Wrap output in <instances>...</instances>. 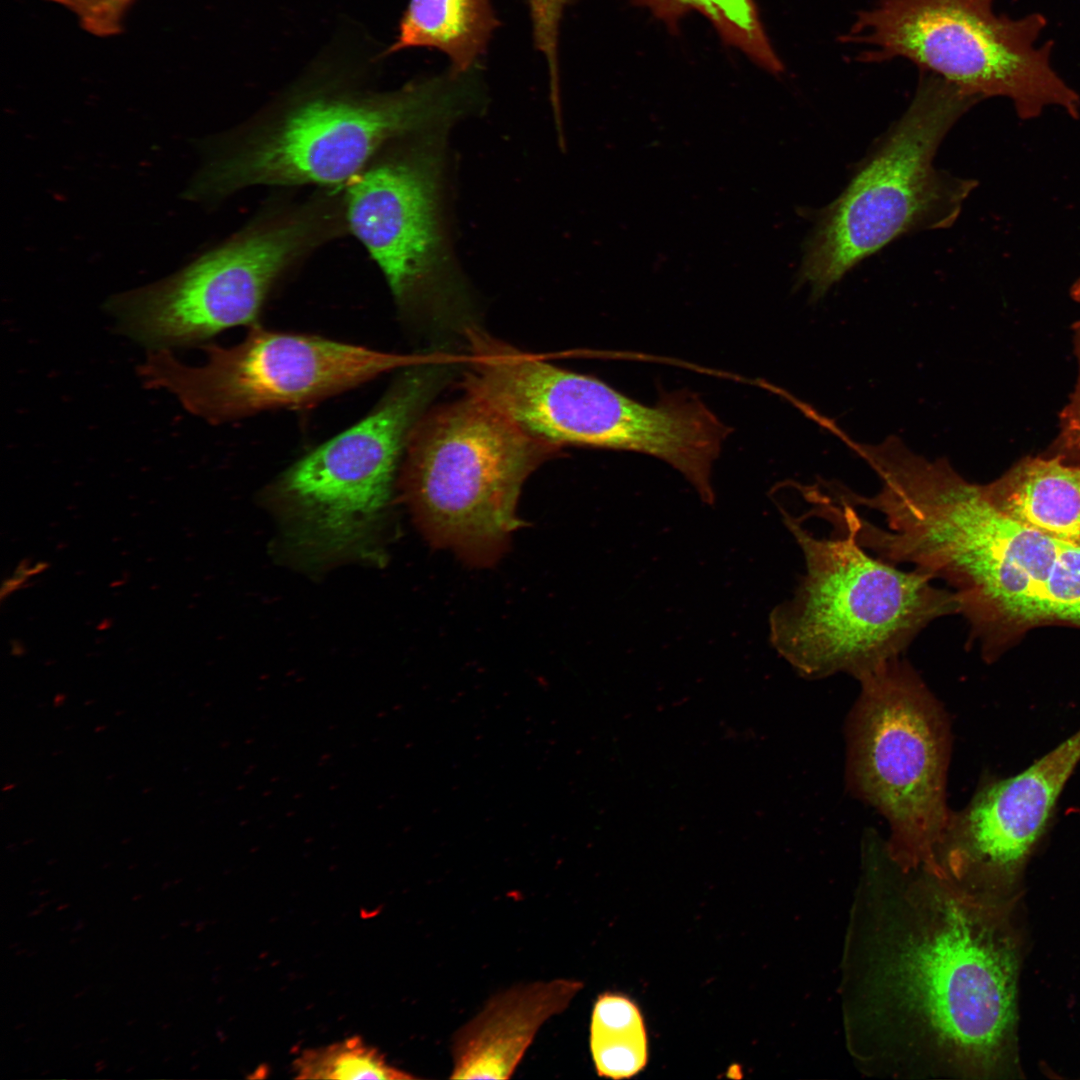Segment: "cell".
<instances>
[{"instance_id":"5bb4252c","label":"cell","mask_w":1080,"mask_h":1080,"mask_svg":"<svg viewBox=\"0 0 1080 1080\" xmlns=\"http://www.w3.org/2000/svg\"><path fill=\"white\" fill-rule=\"evenodd\" d=\"M582 987L558 978L496 994L454 1034L450 1078H510L542 1025L567 1009Z\"/></svg>"},{"instance_id":"44dd1931","label":"cell","mask_w":1080,"mask_h":1080,"mask_svg":"<svg viewBox=\"0 0 1080 1080\" xmlns=\"http://www.w3.org/2000/svg\"><path fill=\"white\" fill-rule=\"evenodd\" d=\"M537 49L545 56L550 75L552 104L558 112V36L563 11L571 0H527Z\"/></svg>"},{"instance_id":"30bf717a","label":"cell","mask_w":1080,"mask_h":1080,"mask_svg":"<svg viewBox=\"0 0 1080 1080\" xmlns=\"http://www.w3.org/2000/svg\"><path fill=\"white\" fill-rule=\"evenodd\" d=\"M433 359L406 367L365 418L288 468L272 495L289 543L323 559L360 551L372 536L414 426L436 391Z\"/></svg>"},{"instance_id":"9a60e30c","label":"cell","mask_w":1080,"mask_h":1080,"mask_svg":"<svg viewBox=\"0 0 1080 1080\" xmlns=\"http://www.w3.org/2000/svg\"><path fill=\"white\" fill-rule=\"evenodd\" d=\"M1015 521L1080 546V467L1051 456L1025 457L985 485Z\"/></svg>"},{"instance_id":"3957f363","label":"cell","mask_w":1080,"mask_h":1080,"mask_svg":"<svg viewBox=\"0 0 1080 1080\" xmlns=\"http://www.w3.org/2000/svg\"><path fill=\"white\" fill-rule=\"evenodd\" d=\"M807 515L834 526L816 536L780 509L804 556L805 574L792 598L769 617L770 641L807 678L847 673L856 679L899 658L932 621L959 613L953 591L933 578L872 556L851 523L821 493Z\"/></svg>"},{"instance_id":"9c48e42d","label":"cell","mask_w":1080,"mask_h":1080,"mask_svg":"<svg viewBox=\"0 0 1080 1080\" xmlns=\"http://www.w3.org/2000/svg\"><path fill=\"white\" fill-rule=\"evenodd\" d=\"M846 726L847 784L888 822L885 843L902 871L935 870L951 811L946 778L951 730L943 706L900 658L857 679Z\"/></svg>"},{"instance_id":"cb8c5ba5","label":"cell","mask_w":1080,"mask_h":1080,"mask_svg":"<svg viewBox=\"0 0 1080 1080\" xmlns=\"http://www.w3.org/2000/svg\"><path fill=\"white\" fill-rule=\"evenodd\" d=\"M74 11L80 19L105 0H50Z\"/></svg>"},{"instance_id":"ac0fdd59","label":"cell","mask_w":1080,"mask_h":1080,"mask_svg":"<svg viewBox=\"0 0 1080 1080\" xmlns=\"http://www.w3.org/2000/svg\"><path fill=\"white\" fill-rule=\"evenodd\" d=\"M589 1042L600 1076L629 1078L647 1063L643 1018L635 1003L622 994L606 992L598 997L592 1011Z\"/></svg>"},{"instance_id":"8fae6325","label":"cell","mask_w":1080,"mask_h":1080,"mask_svg":"<svg viewBox=\"0 0 1080 1080\" xmlns=\"http://www.w3.org/2000/svg\"><path fill=\"white\" fill-rule=\"evenodd\" d=\"M204 350L208 357L200 367L182 364L167 349L155 350L139 373L146 386L174 394L187 411L212 424L311 408L426 358L259 326L236 345Z\"/></svg>"},{"instance_id":"277c9868","label":"cell","mask_w":1080,"mask_h":1080,"mask_svg":"<svg viewBox=\"0 0 1080 1080\" xmlns=\"http://www.w3.org/2000/svg\"><path fill=\"white\" fill-rule=\"evenodd\" d=\"M466 336L467 393L561 447L629 450L660 458L686 478L703 503L714 504L712 466L728 428L695 396L673 393L646 406L477 328L468 329Z\"/></svg>"},{"instance_id":"d4e9b609","label":"cell","mask_w":1080,"mask_h":1080,"mask_svg":"<svg viewBox=\"0 0 1080 1080\" xmlns=\"http://www.w3.org/2000/svg\"><path fill=\"white\" fill-rule=\"evenodd\" d=\"M1070 295L1073 300L1080 303V277L1072 284Z\"/></svg>"},{"instance_id":"7402d4cb","label":"cell","mask_w":1080,"mask_h":1080,"mask_svg":"<svg viewBox=\"0 0 1080 1080\" xmlns=\"http://www.w3.org/2000/svg\"><path fill=\"white\" fill-rule=\"evenodd\" d=\"M1074 330V351L1078 361V378L1069 402L1059 416V433L1046 456L1080 467V321Z\"/></svg>"},{"instance_id":"603a6c76","label":"cell","mask_w":1080,"mask_h":1080,"mask_svg":"<svg viewBox=\"0 0 1080 1080\" xmlns=\"http://www.w3.org/2000/svg\"><path fill=\"white\" fill-rule=\"evenodd\" d=\"M133 0H105L91 12L81 18L84 28L99 36H108L120 31L122 17Z\"/></svg>"},{"instance_id":"7a4b0ae2","label":"cell","mask_w":1080,"mask_h":1080,"mask_svg":"<svg viewBox=\"0 0 1080 1080\" xmlns=\"http://www.w3.org/2000/svg\"><path fill=\"white\" fill-rule=\"evenodd\" d=\"M481 98L476 69L387 93L309 94L215 137L189 194L217 202L261 186L343 187L389 143L447 130Z\"/></svg>"},{"instance_id":"2e32d148","label":"cell","mask_w":1080,"mask_h":1080,"mask_svg":"<svg viewBox=\"0 0 1080 1080\" xmlns=\"http://www.w3.org/2000/svg\"><path fill=\"white\" fill-rule=\"evenodd\" d=\"M490 0H410L399 36L390 48H434L462 73L478 67L497 26Z\"/></svg>"},{"instance_id":"5b68a950","label":"cell","mask_w":1080,"mask_h":1080,"mask_svg":"<svg viewBox=\"0 0 1080 1080\" xmlns=\"http://www.w3.org/2000/svg\"><path fill=\"white\" fill-rule=\"evenodd\" d=\"M562 447L467 393L424 413L402 460L401 496L425 539L487 567L521 527V488Z\"/></svg>"},{"instance_id":"4fadbf2b","label":"cell","mask_w":1080,"mask_h":1080,"mask_svg":"<svg viewBox=\"0 0 1080 1080\" xmlns=\"http://www.w3.org/2000/svg\"><path fill=\"white\" fill-rule=\"evenodd\" d=\"M1080 762V729L1021 773L983 785L950 814L937 872L960 888L1011 901L1056 802Z\"/></svg>"},{"instance_id":"6da1fadb","label":"cell","mask_w":1080,"mask_h":1080,"mask_svg":"<svg viewBox=\"0 0 1080 1080\" xmlns=\"http://www.w3.org/2000/svg\"><path fill=\"white\" fill-rule=\"evenodd\" d=\"M930 902L882 966V992L966 1072L1021 1076L1022 942L1010 901L970 893L927 871Z\"/></svg>"},{"instance_id":"e0dca14e","label":"cell","mask_w":1080,"mask_h":1080,"mask_svg":"<svg viewBox=\"0 0 1080 1080\" xmlns=\"http://www.w3.org/2000/svg\"><path fill=\"white\" fill-rule=\"evenodd\" d=\"M648 8L670 30L677 28L688 12L698 11L714 26L721 39L739 49L770 73L783 71L759 19L754 0H631Z\"/></svg>"},{"instance_id":"52a82bcc","label":"cell","mask_w":1080,"mask_h":1080,"mask_svg":"<svg viewBox=\"0 0 1080 1080\" xmlns=\"http://www.w3.org/2000/svg\"><path fill=\"white\" fill-rule=\"evenodd\" d=\"M342 188L274 201L239 231L172 277L112 297L121 330L154 350L195 344L259 315L274 286L348 234Z\"/></svg>"},{"instance_id":"ffe728a7","label":"cell","mask_w":1080,"mask_h":1080,"mask_svg":"<svg viewBox=\"0 0 1080 1080\" xmlns=\"http://www.w3.org/2000/svg\"><path fill=\"white\" fill-rule=\"evenodd\" d=\"M1037 621L1080 627V546L1059 542L1037 597Z\"/></svg>"},{"instance_id":"7c38bea8","label":"cell","mask_w":1080,"mask_h":1080,"mask_svg":"<svg viewBox=\"0 0 1080 1080\" xmlns=\"http://www.w3.org/2000/svg\"><path fill=\"white\" fill-rule=\"evenodd\" d=\"M444 132L394 140L344 186L348 234L378 266L402 311L455 289L443 205Z\"/></svg>"},{"instance_id":"8992f818","label":"cell","mask_w":1080,"mask_h":1080,"mask_svg":"<svg viewBox=\"0 0 1080 1080\" xmlns=\"http://www.w3.org/2000/svg\"><path fill=\"white\" fill-rule=\"evenodd\" d=\"M981 101L925 73L911 104L818 216L804 245L798 283L818 300L854 266L901 235L951 226L976 187L933 165L950 128Z\"/></svg>"},{"instance_id":"d6986e66","label":"cell","mask_w":1080,"mask_h":1080,"mask_svg":"<svg viewBox=\"0 0 1080 1080\" xmlns=\"http://www.w3.org/2000/svg\"><path fill=\"white\" fill-rule=\"evenodd\" d=\"M293 1067L297 1079H414L391 1066L384 1055L359 1037L307 1049L296 1058Z\"/></svg>"},{"instance_id":"ba28073f","label":"cell","mask_w":1080,"mask_h":1080,"mask_svg":"<svg viewBox=\"0 0 1080 1080\" xmlns=\"http://www.w3.org/2000/svg\"><path fill=\"white\" fill-rule=\"evenodd\" d=\"M996 0H878L858 13L841 41L864 46L859 58L902 57L965 93L1004 97L1022 120L1049 107L1080 115V96L1055 71L1052 43L1038 13L999 15Z\"/></svg>"}]
</instances>
